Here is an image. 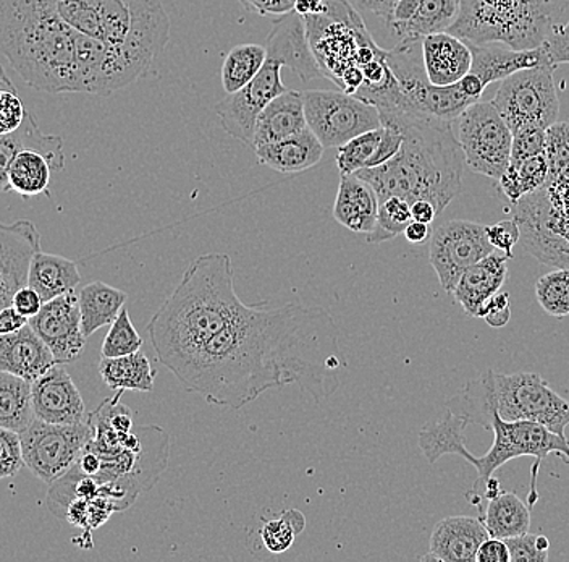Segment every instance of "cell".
Segmentation results:
<instances>
[{"label":"cell","mask_w":569,"mask_h":562,"mask_svg":"<svg viewBox=\"0 0 569 562\" xmlns=\"http://www.w3.org/2000/svg\"><path fill=\"white\" fill-rule=\"evenodd\" d=\"M28 323H30V319L27 316L20 315L12 305L0 309V336L17 333L21 327L27 326Z\"/></svg>","instance_id":"55"},{"label":"cell","mask_w":569,"mask_h":562,"mask_svg":"<svg viewBox=\"0 0 569 562\" xmlns=\"http://www.w3.org/2000/svg\"><path fill=\"white\" fill-rule=\"evenodd\" d=\"M379 197L368 181L359 179L355 174L341 176L338 185L333 218L356 234L372 233L379 215Z\"/></svg>","instance_id":"25"},{"label":"cell","mask_w":569,"mask_h":562,"mask_svg":"<svg viewBox=\"0 0 569 562\" xmlns=\"http://www.w3.org/2000/svg\"><path fill=\"white\" fill-rule=\"evenodd\" d=\"M142 337L138 333L130 319V313L127 307L120 312L116 322L110 325L104 343H102L101 354L106 358L124 357V355L134 354L141 351Z\"/></svg>","instance_id":"42"},{"label":"cell","mask_w":569,"mask_h":562,"mask_svg":"<svg viewBox=\"0 0 569 562\" xmlns=\"http://www.w3.org/2000/svg\"><path fill=\"white\" fill-rule=\"evenodd\" d=\"M476 562H510V550L501 539H489L480 544Z\"/></svg>","instance_id":"54"},{"label":"cell","mask_w":569,"mask_h":562,"mask_svg":"<svg viewBox=\"0 0 569 562\" xmlns=\"http://www.w3.org/2000/svg\"><path fill=\"white\" fill-rule=\"evenodd\" d=\"M543 155L549 162L550 179L569 177V122H555L547 128Z\"/></svg>","instance_id":"43"},{"label":"cell","mask_w":569,"mask_h":562,"mask_svg":"<svg viewBox=\"0 0 569 562\" xmlns=\"http://www.w3.org/2000/svg\"><path fill=\"white\" fill-rule=\"evenodd\" d=\"M56 172L48 156L38 149H21L9 170L10 191L23 198L48 194L49 181Z\"/></svg>","instance_id":"34"},{"label":"cell","mask_w":569,"mask_h":562,"mask_svg":"<svg viewBox=\"0 0 569 562\" xmlns=\"http://www.w3.org/2000/svg\"><path fill=\"white\" fill-rule=\"evenodd\" d=\"M23 465L20 433L0 426V480L16 476Z\"/></svg>","instance_id":"45"},{"label":"cell","mask_w":569,"mask_h":562,"mask_svg":"<svg viewBox=\"0 0 569 562\" xmlns=\"http://www.w3.org/2000/svg\"><path fill=\"white\" fill-rule=\"evenodd\" d=\"M30 326L60 365L78 361L87 347L88 337L81 327L80 304L74 290L46 302L41 312L30 319Z\"/></svg>","instance_id":"15"},{"label":"cell","mask_w":569,"mask_h":562,"mask_svg":"<svg viewBox=\"0 0 569 562\" xmlns=\"http://www.w3.org/2000/svg\"><path fill=\"white\" fill-rule=\"evenodd\" d=\"M267 60L266 46L240 45L231 49L223 60L222 87L227 95L247 87Z\"/></svg>","instance_id":"37"},{"label":"cell","mask_w":569,"mask_h":562,"mask_svg":"<svg viewBox=\"0 0 569 562\" xmlns=\"http://www.w3.org/2000/svg\"><path fill=\"white\" fill-rule=\"evenodd\" d=\"M458 141L469 169L500 180L511 161L513 131L493 102H475L458 117Z\"/></svg>","instance_id":"11"},{"label":"cell","mask_w":569,"mask_h":562,"mask_svg":"<svg viewBox=\"0 0 569 562\" xmlns=\"http://www.w3.org/2000/svg\"><path fill=\"white\" fill-rule=\"evenodd\" d=\"M247 308L234 290L230 255L199 256L148 323L158 361L180 378L209 341Z\"/></svg>","instance_id":"2"},{"label":"cell","mask_w":569,"mask_h":562,"mask_svg":"<svg viewBox=\"0 0 569 562\" xmlns=\"http://www.w3.org/2000/svg\"><path fill=\"white\" fill-rule=\"evenodd\" d=\"M382 126L403 134L400 151L382 166L366 167L355 176L368 181L379 201L400 197L408 203L427 200L437 215L462 190L465 155L453 124L411 114H380Z\"/></svg>","instance_id":"3"},{"label":"cell","mask_w":569,"mask_h":562,"mask_svg":"<svg viewBox=\"0 0 569 562\" xmlns=\"http://www.w3.org/2000/svg\"><path fill=\"white\" fill-rule=\"evenodd\" d=\"M28 110L24 109L17 88L0 90V135L13 134L24 122Z\"/></svg>","instance_id":"47"},{"label":"cell","mask_w":569,"mask_h":562,"mask_svg":"<svg viewBox=\"0 0 569 562\" xmlns=\"http://www.w3.org/2000/svg\"><path fill=\"white\" fill-rule=\"evenodd\" d=\"M550 179L549 162L546 155L533 156L521 162H510L507 172L498 180L505 197L511 205L521 200L526 195L533 194L546 187Z\"/></svg>","instance_id":"36"},{"label":"cell","mask_w":569,"mask_h":562,"mask_svg":"<svg viewBox=\"0 0 569 562\" xmlns=\"http://www.w3.org/2000/svg\"><path fill=\"white\" fill-rule=\"evenodd\" d=\"M411 220V203L400 197H390L380 201L376 226L372 233L368 234V244L393 240L405 233Z\"/></svg>","instance_id":"38"},{"label":"cell","mask_w":569,"mask_h":562,"mask_svg":"<svg viewBox=\"0 0 569 562\" xmlns=\"http://www.w3.org/2000/svg\"><path fill=\"white\" fill-rule=\"evenodd\" d=\"M496 250L486 226L472 220L451 219L432 230L429 259L440 286L451 294L462 273Z\"/></svg>","instance_id":"13"},{"label":"cell","mask_w":569,"mask_h":562,"mask_svg":"<svg viewBox=\"0 0 569 562\" xmlns=\"http://www.w3.org/2000/svg\"><path fill=\"white\" fill-rule=\"evenodd\" d=\"M479 519L492 539H511L529 532L531 526V511L511 491H501L489 500Z\"/></svg>","instance_id":"32"},{"label":"cell","mask_w":569,"mask_h":562,"mask_svg":"<svg viewBox=\"0 0 569 562\" xmlns=\"http://www.w3.org/2000/svg\"><path fill=\"white\" fill-rule=\"evenodd\" d=\"M422 59L430 83L448 87L471 70L472 55L468 42L443 31L422 38Z\"/></svg>","instance_id":"22"},{"label":"cell","mask_w":569,"mask_h":562,"mask_svg":"<svg viewBox=\"0 0 569 562\" xmlns=\"http://www.w3.org/2000/svg\"><path fill=\"white\" fill-rule=\"evenodd\" d=\"M460 16V0H419L412 19L391 28L395 34L403 38H426L443 33L453 27Z\"/></svg>","instance_id":"35"},{"label":"cell","mask_w":569,"mask_h":562,"mask_svg":"<svg viewBox=\"0 0 569 562\" xmlns=\"http://www.w3.org/2000/svg\"><path fill=\"white\" fill-rule=\"evenodd\" d=\"M555 69L557 67L549 63L519 70L501 80L492 102L513 135L529 127L547 130L557 122L560 101L555 87Z\"/></svg>","instance_id":"9"},{"label":"cell","mask_w":569,"mask_h":562,"mask_svg":"<svg viewBox=\"0 0 569 562\" xmlns=\"http://www.w3.org/2000/svg\"><path fill=\"white\" fill-rule=\"evenodd\" d=\"M295 12L305 17H322L329 12V0H297Z\"/></svg>","instance_id":"57"},{"label":"cell","mask_w":569,"mask_h":562,"mask_svg":"<svg viewBox=\"0 0 569 562\" xmlns=\"http://www.w3.org/2000/svg\"><path fill=\"white\" fill-rule=\"evenodd\" d=\"M496 435L492 447L489 453L482 457H476L469 454L466 461L478 471V482H486L493 473L513 461V459L536 457L537 462L532 467V489L529 494V501L536 503L537 490L536 480L540 464L549 457L550 454H558L569 462V440L567 436L557 435L547 426L540 423L528 422V420H518V422H505L497 414L490 415L489 428Z\"/></svg>","instance_id":"8"},{"label":"cell","mask_w":569,"mask_h":562,"mask_svg":"<svg viewBox=\"0 0 569 562\" xmlns=\"http://www.w3.org/2000/svg\"><path fill=\"white\" fill-rule=\"evenodd\" d=\"M308 128L302 92L287 90L266 106L254 126L252 149L295 137Z\"/></svg>","instance_id":"26"},{"label":"cell","mask_w":569,"mask_h":562,"mask_svg":"<svg viewBox=\"0 0 569 562\" xmlns=\"http://www.w3.org/2000/svg\"><path fill=\"white\" fill-rule=\"evenodd\" d=\"M306 519L300 511H284L280 517L270 519L261 529V540L272 554L284 553L293 546L298 533L305 530Z\"/></svg>","instance_id":"40"},{"label":"cell","mask_w":569,"mask_h":562,"mask_svg":"<svg viewBox=\"0 0 569 562\" xmlns=\"http://www.w3.org/2000/svg\"><path fill=\"white\" fill-rule=\"evenodd\" d=\"M340 336L336 318L319 305H248L178 382L217 407L241 408L288 384L319 404L343 382L348 363Z\"/></svg>","instance_id":"1"},{"label":"cell","mask_w":569,"mask_h":562,"mask_svg":"<svg viewBox=\"0 0 569 562\" xmlns=\"http://www.w3.org/2000/svg\"><path fill=\"white\" fill-rule=\"evenodd\" d=\"M432 227L430 224L418 223V220H411L405 229L403 236L407 237L409 244L421 245L426 244L432 237Z\"/></svg>","instance_id":"58"},{"label":"cell","mask_w":569,"mask_h":562,"mask_svg":"<svg viewBox=\"0 0 569 562\" xmlns=\"http://www.w3.org/2000/svg\"><path fill=\"white\" fill-rule=\"evenodd\" d=\"M546 128L529 127L516 131L511 144V161L521 162L546 152Z\"/></svg>","instance_id":"46"},{"label":"cell","mask_w":569,"mask_h":562,"mask_svg":"<svg viewBox=\"0 0 569 562\" xmlns=\"http://www.w3.org/2000/svg\"><path fill=\"white\" fill-rule=\"evenodd\" d=\"M536 297L540 307L551 316L569 315V269L560 268L543 274L536 283Z\"/></svg>","instance_id":"41"},{"label":"cell","mask_w":569,"mask_h":562,"mask_svg":"<svg viewBox=\"0 0 569 562\" xmlns=\"http://www.w3.org/2000/svg\"><path fill=\"white\" fill-rule=\"evenodd\" d=\"M411 216L412 220H418V223L432 224L439 215H437L436 206L432 203L418 200L411 203Z\"/></svg>","instance_id":"59"},{"label":"cell","mask_w":569,"mask_h":562,"mask_svg":"<svg viewBox=\"0 0 569 562\" xmlns=\"http://www.w3.org/2000/svg\"><path fill=\"white\" fill-rule=\"evenodd\" d=\"M567 6L568 0H460V16L448 33L471 45L539 48Z\"/></svg>","instance_id":"7"},{"label":"cell","mask_w":569,"mask_h":562,"mask_svg":"<svg viewBox=\"0 0 569 562\" xmlns=\"http://www.w3.org/2000/svg\"><path fill=\"white\" fill-rule=\"evenodd\" d=\"M323 151L326 148L309 128L295 137L254 148L259 164L280 174H298L311 169L322 159Z\"/></svg>","instance_id":"27"},{"label":"cell","mask_w":569,"mask_h":562,"mask_svg":"<svg viewBox=\"0 0 569 562\" xmlns=\"http://www.w3.org/2000/svg\"><path fill=\"white\" fill-rule=\"evenodd\" d=\"M34 417L42 422L70 425L84 422V401L63 365L51 369L31 383Z\"/></svg>","instance_id":"17"},{"label":"cell","mask_w":569,"mask_h":562,"mask_svg":"<svg viewBox=\"0 0 569 562\" xmlns=\"http://www.w3.org/2000/svg\"><path fill=\"white\" fill-rule=\"evenodd\" d=\"M382 138H380V144L373 152L369 167L382 166V164L390 161L403 145V134H401L400 128L395 126H382Z\"/></svg>","instance_id":"50"},{"label":"cell","mask_w":569,"mask_h":562,"mask_svg":"<svg viewBox=\"0 0 569 562\" xmlns=\"http://www.w3.org/2000/svg\"><path fill=\"white\" fill-rule=\"evenodd\" d=\"M547 52L553 66L569 63V20L563 27H558L546 41Z\"/></svg>","instance_id":"51"},{"label":"cell","mask_w":569,"mask_h":562,"mask_svg":"<svg viewBox=\"0 0 569 562\" xmlns=\"http://www.w3.org/2000/svg\"><path fill=\"white\" fill-rule=\"evenodd\" d=\"M505 543L510 550V562L549 561L550 542L547 536L526 532L505 540Z\"/></svg>","instance_id":"44"},{"label":"cell","mask_w":569,"mask_h":562,"mask_svg":"<svg viewBox=\"0 0 569 562\" xmlns=\"http://www.w3.org/2000/svg\"><path fill=\"white\" fill-rule=\"evenodd\" d=\"M41 250V234L27 219L0 220V309L10 307L21 287L28 286L33 256Z\"/></svg>","instance_id":"16"},{"label":"cell","mask_w":569,"mask_h":562,"mask_svg":"<svg viewBox=\"0 0 569 562\" xmlns=\"http://www.w3.org/2000/svg\"><path fill=\"white\" fill-rule=\"evenodd\" d=\"M382 134V127L373 128V130L365 131V134L351 138L347 144L338 146L337 166L341 176H350V174L369 167Z\"/></svg>","instance_id":"39"},{"label":"cell","mask_w":569,"mask_h":562,"mask_svg":"<svg viewBox=\"0 0 569 562\" xmlns=\"http://www.w3.org/2000/svg\"><path fill=\"white\" fill-rule=\"evenodd\" d=\"M34 420L31 383L0 372V426L23 433Z\"/></svg>","instance_id":"33"},{"label":"cell","mask_w":569,"mask_h":562,"mask_svg":"<svg viewBox=\"0 0 569 562\" xmlns=\"http://www.w3.org/2000/svg\"><path fill=\"white\" fill-rule=\"evenodd\" d=\"M398 2L400 0H356V6L365 12L373 13V16L389 21Z\"/></svg>","instance_id":"56"},{"label":"cell","mask_w":569,"mask_h":562,"mask_svg":"<svg viewBox=\"0 0 569 562\" xmlns=\"http://www.w3.org/2000/svg\"><path fill=\"white\" fill-rule=\"evenodd\" d=\"M306 122L323 148H338L351 138L382 127L379 109L345 91L302 92Z\"/></svg>","instance_id":"12"},{"label":"cell","mask_w":569,"mask_h":562,"mask_svg":"<svg viewBox=\"0 0 569 562\" xmlns=\"http://www.w3.org/2000/svg\"><path fill=\"white\" fill-rule=\"evenodd\" d=\"M478 318L486 319L487 325L497 329L507 326L511 319L510 294L497 292L489 300L483 302L482 307L479 308Z\"/></svg>","instance_id":"49"},{"label":"cell","mask_w":569,"mask_h":562,"mask_svg":"<svg viewBox=\"0 0 569 562\" xmlns=\"http://www.w3.org/2000/svg\"><path fill=\"white\" fill-rule=\"evenodd\" d=\"M127 298L128 295L123 290L101 280L84 286L78 294L84 336H92L101 327L112 325L124 308Z\"/></svg>","instance_id":"30"},{"label":"cell","mask_w":569,"mask_h":562,"mask_svg":"<svg viewBox=\"0 0 569 562\" xmlns=\"http://www.w3.org/2000/svg\"><path fill=\"white\" fill-rule=\"evenodd\" d=\"M42 305H44V302H42L41 295L30 286L21 287L12 302V307L16 308L20 315L27 316L28 319L38 315V313L41 312Z\"/></svg>","instance_id":"53"},{"label":"cell","mask_w":569,"mask_h":562,"mask_svg":"<svg viewBox=\"0 0 569 562\" xmlns=\"http://www.w3.org/2000/svg\"><path fill=\"white\" fill-rule=\"evenodd\" d=\"M81 283V274L77 263L63 256L44 254L39 250L31 262L28 273V286L33 287L42 302L53 300L60 295L77 289Z\"/></svg>","instance_id":"28"},{"label":"cell","mask_w":569,"mask_h":562,"mask_svg":"<svg viewBox=\"0 0 569 562\" xmlns=\"http://www.w3.org/2000/svg\"><path fill=\"white\" fill-rule=\"evenodd\" d=\"M87 38L57 16L51 0H0V52L34 90L81 92Z\"/></svg>","instance_id":"4"},{"label":"cell","mask_w":569,"mask_h":562,"mask_svg":"<svg viewBox=\"0 0 569 562\" xmlns=\"http://www.w3.org/2000/svg\"><path fill=\"white\" fill-rule=\"evenodd\" d=\"M510 259L503 252L497 250L462 273L451 294L469 316L478 318V312L483 302L500 292L507 283Z\"/></svg>","instance_id":"23"},{"label":"cell","mask_w":569,"mask_h":562,"mask_svg":"<svg viewBox=\"0 0 569 562\" xmlns=\"http://www.w3.org/2000/svg\"><path fill=\"white\" fill-rule=\"evenodd\" d=\"M471 423L461 415L447 411L443 418L427 423L419 433V450L429 464H436L447 454L460 455L466 459L471 451L466 447L465 432Z\"/></svg>","instance_id":"31"},{"label":"cell","mask_w":569,"mask_h":562,"mask_svg":"<svg viewBox=\"0 0 569 562\" xmlns=\"http://www.w3.org/2000/svg\"><path fill=\"white\" fill-rule=\"evenodd\" d=\"M282 62L276 59H267L259 73L252 78L247 87L237 92L227 95L222 101L216 105V116L220 127L237 138L241 144L252 148L254 126L259 114L266 109L272 99L287 91L282 81Z\"/></svg>","instance_id":"14"},{"label":"cell","mask_w":569,"mask_h":562,"mask_svg":"<svg viewBox=\"0 0 569 562\" xmlns=\"http://www.w3.org/2000/svg\"><path fill=\"white\" fill-rule=\"evenodd\" d=\"M297 0H240L241 6L249 12L259 13V16L282 17L284 13L293 12Z\"/></svg>","instance_id":"52"},{"label":"cell","mask_w":569,"mask_h":562,"mask_svg":"<svg viewBox=\"0 0 569 562\" xmlns=\"http://www.w3.org/2000/svg\"><path fill=\"white\" fill-rule=\"evenodd\" d=\"M266 51L267 59L279 60L283 67L293 70L305 83L323 77L309 45L305 19L295 10L273 21L272 31L267 37Z\"/></svg>","instance_id":"18"},{"label":"cell","mask_w":569,"mask_h":562,"mask_svg":"<svg viewBox=\"0 0 569 562\" xmlns=\"http://www.w3.org/2000/svg\"><path fill=\"white\" fill-rule=\"evenodd\" d=\"M468 45L472 55L469 72L478 75L486 88L490 83L505 80L519 70L551 63L546 42L533 49H511L503 45H471V42Z\"/></svg>","instance_id":"20"},{"label":"cell","mask_w":569,"mask_h":562,"mask_svg":"<svg viewBox=\"0 0 569 562\" xmlns=\"http://www.w3.org/2000/svg\"><path fill=\"white\" fill-rule=\"evenodd\" d=\"M92 436L94 428L88 418L70 425H57L36 418L20 433L24 465L36 479L52 485L77 464Z\"/></svg>","instance_id":"10"},{"label":"cell","mask_w":569,"mask_h":562,"mask_svg":"<svg viewBox=\"0 0 569 562\" xmlns=\"http://www.w3.org/2000/svg\"><path fill=\"white\" fill-rule=\"evenodd\" d=\"M2 88H17L16 85L12 83L9 77H7L6 70L0 66V90Z\"/></svg>","instance_id":"60"},{"label":"cell","mask_w":569,"mask_h":562,"mask_svg":"<svg viewBox=\"0 0 569 562\" xmlns=\"http://www.w3.org/2000/svg\"><path fill=\"white\" fill-rule=\"evenodd\" d=\"M57 365L52 352L28 323L13 334L0 336V372L33 383Z\"/></svg>","instance_id":"21"},{"label":"cell","mask_w":569,"mask_h":562,"mask_svg":"<svg viewBox=\"0 0 569 562\" xmlns=\"http://www.w3.org/2000/svg\"><path fill=\"white\" fill-rule=\"evenodd\" d=\"M486 233L496 250L503 252L508 258H513V248L521 240V229L515 219L500 220L493 226H486Z\"/></svg>","instance_id":"48"},{"label":"cell","mask_w":569,"mask_h":562,"mask_svg":"<svg viewBox=\"0 0 569 562\" xmlns=\"http://www.w3.org/2000/svg\"><path fill=\"white\" fill-rule=\"evenodd\" d=\"M489 532L480 519L455 515L442 519L430 535L429 554L422 561L476 562L480 544Z\"/></svg>","instance_id":"19"},{"label":"cell","mask_w":569,"mask_h":562,"mask_svg":"<svg viewBox=\"0 0 569 562\" xmlns=\"http://www.w3.org/2000/svg\"><path fill=\"white\" fill-rule=\"evenodd\" d=\"M78 33L122 48L146 66L166 49L170 21L160 0H51Z\"/></svg>","instance_id":"6"},{"label":"cell","mask_w":569,"mask_h":562,"mask_svg":"<svg viewBox=\"0 0 569 562\" xmlns=\"http://www.w3.org/2000/svg\"><path fill=\"white\" fill-rule=\"evenodd\" d=\"M38 149L42 155L48 156L53 164L56 172L66 167V155H63V140L59 135L42 134L34 116L31 112L24 117V122L13 134L0 135V194L10 191L9 170L13 159L21 149Z\"/></svg>","instance_id":"24"},{"label":"cell","mask_w":569,"mask_h":562,"mask_svg":"<svg viewBox=\"0 0 569 562\" xmlns=\"http://www.w3.org/2000/svg\"><path fill=\"white\" fill-rule=\"evenodd\" d=\"M99 373H101L106 386L116 391V393H124V391L152 393L156 376H158V372L152 368L148 355L142 351L124 355V357H102L99 362Z\"/></svg>","instance_id":"29"},{"label":"cell","mask_w":569,"mask_h":562,"mask_svg":"<svg viewBox=\"0 0 569 562\" xmlns=\"http://www.w3.org/2000/svg\"><path fill=\"white\" fill-rule=\"evenodd\" d=\"M447 411L483 428H489L492 414L505 422L540 423L560 436H567L569 425V401L555 393L542 376L529 372L503 375L486 369L447 402Z\"/></svg>","instance_id":"5"}]
</instances>
